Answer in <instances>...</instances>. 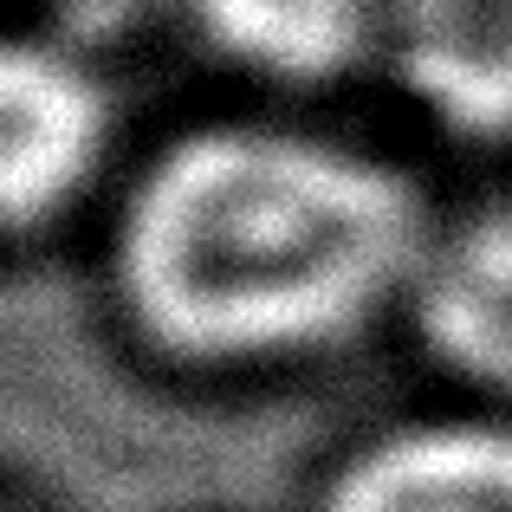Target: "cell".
Returning a JSON list of instances; mask_svg holds the SVG:
<instances>
[{
  "mask_svg": "<svg viewBox=\"0 0 512 512\" xmlns=\"http://www.w3.org/2000/svg\"><path fill=\"white\" fill-rule=\"evenodd\" d=\"M117 98L65 39L0 33V234L65 214L104 175Z\"/></svg>",
  "mask_w": 512,
  "mask_h": 512,
  "instance_id": "obj_2",
  "label": "cell"
},
{
  "mask_svg": "<svg viewBox=\"0 0 512 512\" xmlns=\"http://www.w3.org/2000/svg\"><path fill=\"white\" fill-rule=\"evenodd\" d=\"M0 512H13V506H0Z\"/></svg>",
  "mask_w": 512,
  "mask_h": 512,
  "instance_id": "obj_7",
  "label": "cell"
},
{
  "mask_svg": "<svg viewBox=\"0 0 512 512\" xmlns=\"http://www.w3.org/2000/svg\"><path fill=\"white\" fill-rule=\"evenodd\" d=\"M201 46L286 91H318L383 52L389 0H182Z\"/></svg>",
  "mask_w": 512,
  "mask_h": 512,
  "instance_id": "obj_6",
  "label": "cell"
},
{
  "mask_svg": "<svg viewBox=\"0 0 512 512\" xmlns=\"http://www.w3.org/2000/svg\"><path fill=\"white\" fill-rule=\"evenodd\" d=\"M312 512H512V409L376 428L325 467Z\"/></svg>",
  "mask_w": 512,
  "mask_h": 512,
  "instance_id": "obj_3",
  "label": "cell"
},
{
  "mask_svg": "<svg viewBox=\"0 0 512 512\" xmlns=\"http://www.w3.org/2000/svg\"><path fill=\"white\" fill-rule=\"evenodd\" d=\"M383 59L435 130L512 143V0H389Z\"/></svg>",
  "mask_w": 512,
  "mask_h": 512,
  "instance_id": "obj_5",
  "label": "cell"
},
{
  "mask_svg": "<svg viewBox=\"0 0 512 512\" xmlns=\"http://www.w3.org/2000/svg\"><path fill=\"white\" fill-rule=\"evenodd\" d=\"M428 240L435 214L389 156L292 124H201L130 175L104 273L150 357L266 370L402 305Z\"/></svg>",
  "mask_w": 512,
  "mask_h": 512,
  "instance_id": "obj_1",
  "label": "cell"
},
{
  "mask_svg": "<svg viewBox=\"0 0 512 512\" xmlns=\"http://www.w3.org/2000/svg\"><path fill=\"white\" fill-rule=\"evenodd\" d=\"M402 305L435 370L512 409V208L435 221Z\"/></svg>",
  "mask_w": 512,
  "mask_h": 512,
  "instance_id": "obj_4",
  "label": "cell"
}]
</instances>
